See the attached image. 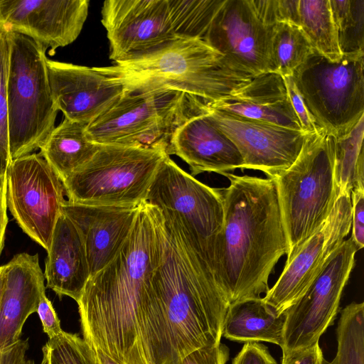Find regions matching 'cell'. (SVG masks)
<instances>
[{"mask_svg":"<svg viewBox=\"0 0 364 364\" xmlns=\"http://www.w3.org/2000/svg\"><path fill=\"white\" fill-rule=\"evenodd\" d=\"M161 213L166 250L141 296L139 339L146 364H178L191 352L220 343L229 303L177 218Z\"/></svg>","mask_w":364,"mask_h":364,"instance_id":"cell-1","label":"cell"},{"mask_svg":"<svg viewBox=\"0 0 364 364\" xmlns=\"http://www.w3.org/2000/svg\"><path fill=\"white\" fill-rule=\"evenodd\" d=\"M166 245L162 213L144 201L127 240L114 258L89 278L77 302L83 339L117 364H146L138 311Z\"/></svg>","mask_w":364,"mask_h":364,"instance_id":"cell-2","label":"cell"},{"mask_svg":"<svg viewBox=\"0 0 364 364\" xmlns=\"http://www.w3.org/2000/svg\"><path fill=\"white\" fill-rule=\"evenodd\" d=\"M220 188L224 220L215 249L214 275L229 304L260 298L280 258L288 252L274 179L232 173Z\"/></svg>","mask_w":364,"mask_h":364,"instance_id":"cell-3","label":"cell"},{"mask_svg":"<svg viewBox=\"0 0 364 364\" xmlns=\"http://www.w3.org/2000/svg\"><path fill=\"white\" fill-rule=\"evenodd\" d=\"M99 68L127 90L166 87L205 102H273L287 95L279 74L252 76L238 71L202 39L176 38L145 55Z\"/></svg>","mask_w":364,"mask_h":364,"instance_id":"cell-4","label":"cell"},{"mask_svg":"<svg viewBox=\"0 0 364 364\" xmlns=\"http://www.w3.org/2000/svg\"><path fill=\"white\" fill-rule=\"evenodd\" d=\"M207 112L205 102L166 87L127 90L109 110L86 127L92 142L144 149L168 154L176 129L187 119Z\"/></svg>","mask_w":364,"mask_h":364,"instance_id":"cell-5","label":"cell"},{"mask_svg":"<svg viewBox=\"0 0 364 364\" xmlns=\"http://www.w3.org/2000/svg\"><path fill=\"white\" fill-rule=\"evenodd\" d=\"M272 179L289 260L322 226L336 200L333 136L323 130L309 134L294 162Z\"/></svg>","mask_w":364,"mask_h":364,"instance_id":"cell-6","label":"cell"},{"mask_svg":"<svg viewBox=\"0 0 364 364\" xmlns=\"http://www.w3.org/2000/svg\"><path fill=\"white\" fill-rule=\"evenodd\" d=\"M7 34L9 141L14 160L40 149L55 127L58 110L50 87L46 50L24 35Z\"/></svg>","mask_w":364,"mask_h":364,"instance_id":"cell-7","label":"cell"},{"mask_svg":"<svg viewBox=\"0 0 364 364\" xmlns=\"http://www.w3.org/2000/svg\"><path fill=\"white\" fill-rule=\"evenodd\" d=\"M166 155L160 149L101 144L63 181L68 200L89 205H140Z\"/></svg>","mask_w":364,"mask_h":364,"instance_id":"cell-8","label":"cell"},{"mask_svg":"<svg viewBox=\"0 0 364 364\" xmlns=\"http://www.w3.org/2000/svg\"><path fill=\"white\" fill-rule=\"evenodd\" d=\"M364 55L331 61L314 49L291 75L319 130L338 136L364 115Z\"/></svg>","mask_w":364,"mask_h":364,"instance_id":"cell-9","label":"cell"},{"mask_svg":"<svg viewBox=\"0 0 364 364\" xmlns=\"http://www.w3.org/2000/svg\"><path fill=\"white\" fill-rule=\"evenodd\" d=\"M146 202L176 217L194 249L214 274L215 245L224 220L220 188L198 181L166 155L154 175Z\"/></svg>","mask_w":364,"mask_h":364,"instance_id":"cell-10","label":"cell"},{"mask_svg":"<svg viewBox=\"0 0 364 364\" xmlns=\"http://www.w3.org/2000/svg\"><path fill=\"white\" fill-rule=\"evenodd\" d=\"M65 196L63 181L40 154L12 160L6 171L7 208L21 230L46 252Z\"/></svg>","mask_w":364,"mask_h":364,"instance_id":"cell-11","label":"cell"},{"mask_svg":"<svg viewBox=\"0 0 364 364\" xmlns=\"http://www.w3.org/2000/svg\"><path fill=\"white\" fill-rule=\"evenodd\" d=\"M358 250L351 237L345 240L303 295L284 311L282 356L318 343L333 324Z\"/></svg>","mask_w":364,"mask_h":364,"instance_id":"cell-12","label":"cell"},{"mask_svg":"<svg viewBox=\"0 0 364 364\" xmlns=\"http://www.w3.org/2000/svg\"><path fill=\"white\" fill-rule=\"evenodd\" d=\"M351 217L350 195L337 196L324 223L286 261L276 283L262 298L277 314L294 304L322 271L351 230Z\"/></svg>","mask_w":364,"mask_h":364,"instance_id":"cell-13","label":"cell"},{"mask_svg":"<svg viewBox=\"0 0 364 364\" xmlns=\"http://www.w3.org/2000/svg\"><path fill=\"white\" fill-rule=\"evenodd\" d=\"M273 27L257 15L250 0H225L203 41L234 69L257 76L272 73Z\"/></svg>","mask_w":364,"mask_h":364,"instance_id":"cell-14","label":"cell"},{"mask_svg":"<svg viewBox=\"0 0 364 364\" xmlns=\"http://www.w3.org/2000/svg\"><path fill=\"white\" fill-rule=\"evenodd\" d=\"M215 126L236 146L243 159V170L262 171L274 178L288 168L300 154L309 134L242 117L205 102Z\"/></svg>","mask_w":364,"mask_h":364,"instance_id":"cell-15","label":"cell"},{"mask_svg":"<svg viewBox=\"0 0 364 364\" xmlns=\"http://www.w3.org/2000/svg\"><path fill=\"white\" fill-rule=\"evenodd\" d=\"M102 23L114 63L134 59L175 40L166 0H107Z\"/></svg>","mask_w":364,"mask_h":364,"instance_id":"cell-16","label":"cell"},{"mask_svg":"<svg viewBox=\"0 0 364 364\" xmlns=\"http://www.w3.org/2000/svg\"><path fill=\"white\" fill-rule=\"evenodd\" d=\"M88 0H0V28L24 35L53 55L74 42L87 19Z\"/></svg>","mask_w":364,"mask_h":364,"instance_id":"cell-17","label":"cell"},{"mask_svg":"<svg viewBox=\"0 0 364 364\" xmlns=\"http://www.w3.org/2000/svg\"><path fill=\"white\" fill-rule=\"evenodd\" d=\"M54 103L65 119L89 125L127 92L119 79L99 67L88 68L46 60Z\"/></svg>","mask_w":364,"mask_h":364,"instance_id":"cell-18","label":"cell"},{"mask_svg":"<svg viewBox=\"0 0 364 364\" xmlns=\"http://www.w3.org/2000/svg\"><path fill=\"white\" fill-rule=\"evenodd\" d=\"M140 205H89L68 200L63 212L77 228L82 240L90 277L105 267L127 240Z\"/></svg>","mask_w":364,"mask_h":364,"instance_id":"cell-19","label":"cell"},{"mask_svg":"<svg viewBox=\"0 0 364 364\" xmlns=\"http://www.w3.org/2000/svg\"><path fill=\"white\" fill-rule=\"evenodd\" d=\"M168 154H175L190 167L191 176L203 172L221 175L243 170L242 157L234 143L206 113L187 119L173 135Z\"/></svg>","mask_w":364,"mask_h":364,"instance_id":"cell-20","label":"cell"},{"mask_svg":"<svg viewBox=\"0 0 364 364\" xmlns=\"http://www.w3.org/2000/svg\"><path fill=\"white\" fill-rule=\"evenodd\" d=\"M4 266L0 303V349L21 339L26 321L36 313L41 296L46 289L38 254H16Z\"/></svg>","mask_w":364,"mask_h":364,"instance_id":"cell-21","label":"cell"},{"mask_svg":"<svg viewBox=\"0 0 364 364\" xmlns=\"http://www.w3.org/2000/svg\"><path fill=\"white\" fill-rule=\"evenodd\" d=\"M47 253L43 272L46 287L60 297L67 296L77 302L90 278L89 266L81 236L63 210Z\"/></svg>","mask_w":364,"mask_h":364,"instance_id":"cell-22","label":"cell"},{"mask_svg":"<svg viewBox=\"0 0 364 364\" xmlns=\"http://www.w3.org/2000/svg\"><path fill=\"white\" fill-rule=\"evenodd\" d=\"M285 314H277L262 297L228 306L222 336L240 343L267 342L282 348Z\"/></svg>","mask_w":364,"mask_h":364,"instance_id":"cell-23","label":"cell"},{"mask_svg":"<svg viewBox=\"0 0 364 364\" xmlns=\"http://www.w3.org/2000/svg\"><path fill=\"white\" fill-rule=\"evenodd\" d=\"M87 126L65 118L39 149L62 181L87 162L101 146L89 139Z\"/></svg>","mask_w":364,"mask_h":364,"instance_id":"cell-24","label":"cell"},{"mask_svg":"<svg viewBox=\"0 0 364 364\" xmlns=\"http://www.w3.org/2000/svg\"><path fill=\"white\" fill-rule=\"evenodd\" d=\"M364 115L345 134L333 136L337 196L364 186Z\"/></svg>","mask_w":364,"mask_h":364,"instance_id":"cell-25","label":"cell"},{"mask_svg":"<svg viewBox=\"0 0 364 364\" xmlns=\"http://www.w3.org/2000/svg\"><path fill=\"white\" fill-rule=\"evenodd\" d=\"M299 27L313 48L331 61L342 58L329 0H299Z\"/></svg>","mask_w":364,"mask_h":364,"instance_id":"cell-26","label":"cell"},{"mask_svg":"<svg viewBox=\"0 0 364 364\" xmlns=\"http://www.w3.org/2000/svg\"><path fill=\"white\" fill-rule=\"evenodd\" d=\"M313 50L299 26L287 22L277 23L272 29L270 44L272 73L282 77L291 76Z\"/></svg>","mask_w":364,"mask_h":364,"instance_id":"cell-27","label":"cell"},{"mask_svg":"<svg viewBox=\"0 0 364 364\" xmlns=\"http://www.w3.org/2000/svg\"><path fill=\"white\" fill-rule=\"evenodd\" d=\"M173 33L177 38L203 40L225 0H166Z\"/></svg>","mask_w":364,"mask_h":364,"instance_id":"cell-28","label":"cell"},{"mask_svg":"<svg viewBox=\"0 0 364 364\" xmlns=\"http://www.w3.org/2000/svg\"><path fill=\"white\" fill-rule=\"evenodd\" d=\"M337 353L321 364H364V303L352 302L341 310L336 329Z\"/></svg>","mask_w":364,"mask_h":364,"instance_id":"cell-29","label":"cell"},{"mask_svg":"<svg viewBox=\"0 0 364 364\" xmlns=\"http://www.w3.org/2000/svg\"><path fill=\"white\" fill-rule=\"evenodd\" d=\"M342 55H364V0H329Z\"/></svg>","mask_w":364,"mask_h":364,"instance_id":"cell-30","label":"cell"},{"mask_svg":"<svg viewBox=\"0 0 364 364\" xmlns=\"http://www.w3.org/2000/svg\"><path fill=\"white\" fill-rule=\"evenodd\" d=\"M206 103L213 107L242 117L302 131L289 97L272 102L227 100Z\"/></svg>","mask_w":364,"mask_h":364,"instance_id":"cell-31","label":"cell"},{"mask_svg":"<svg viewBox=\"0 0 364 364\" xmlns=\"http://www.w3.org/2000/svg\"><path fill=\"white\" fill-rule=\"evenodd\" d=\"M46 364H100L96 351L77 334L63 331L42 348Z\"/></svg>","mask_w":364,"mask_h":364,"instance_id":"cell-32","label":"cell"},{"mask_svg":"<svg viewBox=\"0 0 364 364\" xmlns=\"http://www.w3.org/2000/svg\"><path fill=\"white\" fill-rule=\"evenodd\" d=\"M9 63L8 34L0 28V176L6 175L12 161L9 151L6 92Z\"/></svg>","mask_w":364,"mask_h":364,"instance_id":"cell-33","label":"cell"},{"mask_svg":"<svg viewBox=\"0 0 364 364\" xmlns=\"http://www.w3.org/2000/svg\"><path fill=\"white\" fill-rule=\"evenodd\" d=\"M351 238L358 250L364 247V186L353 188L350 192Z\"/></svg>","mask_w":364,"mask_h":364,"instance_id":"cell-34","label":"cell"},{"mask_svg":"<svg viewBox=\"0 0 364 364\" xmlns=\"http://www.w3.org/2000/svg\"><path fill=\"white\" fill-rule=\"evenodd\" d=\"M287 92L303 132L312 134L319 131L307 110L291 76L283 77Z\"/></svg>","mask_w":364,"mask_h":364,"instance_id":"cell-35","label":"cell"},{"mask_svg":"<svg viewBox=\"0 0 364 364\" xmlns=\"http://www.w3.org/2000/svg\"><path fill=\"white\" fill-rule=\"evenodd\" d=\"M229 354L228 346L220 342L191 352L178 364H226Z\"/></svg>","mask_w":364,"mask_h":364,"instance_id":"cell-36","label":"cell"},{"mask_svg":"<svg viewBox=\"0 0 364 364\" xmlns=\"http://www.w3.org/2000/svg\"><path fill=\"white\" fill-rule=\"evenodd\" d=\"M231 364H278L268 348L257 342L244 343Z\"/></svg>","mask_w":364,"mask_h":364,"instance_id":"cell-37","label":"cell"},{"mask_svg":"<svg viewBox=\"0 0 364 364\" xmlns=\"http://www.w3.org/2000/svg\"><path fill=\"white\" fill-rule=\"evenodd\" d=\"M36 313L41 321L43 332L48 338L58 336L63 331L58 316L46 293L41 296Z\"/></svg>","mask_w":364,"mask_h":364,"instance_id":"cell-38","label":"cell"},{"mask_svg":"<svg viewBox=\"0 0 364 364\" xmlns=\"http://www.w3.org/2000/svg\"><path fill=\"white\" fill-rule=\"evenodd\" d=\"M28 348V340L20 339L14 345L0 349V364H37L27 356ZM41 364L46 363L42 360Z\"/></svg>","mask_w":364,"mask_h":364,"instance_id":"cell-39","label":"cell"},{"mask_svg":"<svg viewBox=\"0 0 364 364\" xmlns=\"http://www.w3.org/2000/svg\"><path fill=\"white\" fill-rule=\"evenodd\" d=\"M323 358L318 342L282 356L281 364H321Z\"/></svg>","mask_w":364,"mask_h":364,"instance_id":"cell-40","label":"cell"},{"mask_svg":"<svg viewBox=\"0 0 364 364\" xmlns=\"http://www.w3.org/2000/svg\"><path fill=\"white\" fill-rule=\"evenodd\" d=\"M299 0H277V22H287L299 26Z\"/></svg>","mask_w":364,"mask_h":364,"instance_id":"cell-41","label":"cell"},{"mask_svg":"<svg viewBox=\"0 0 364 364\" xmlns=\"http://www.w3.org/2000/svg\"><path fill=\"white\" fill-rule=\"evenodd\" d=\"M6 203V173L0 176V256L5 241L6 229L8 224Z\"/></svg>","mask_w":364,"mask_h":364,"instance_id":"cell-42","label":"cell"},{"mask_svg":"<svg viewBox=\"0 0 364 364\" xmlns=\"http://www.w3.org/2000/svg\"><path fill=\"white\" fill-rule=\"evenodd\" d=\"M100 364H117L105 354L99 350H95Z\"/></svg>","mask_w":364,"mask_h":364,"instance_id":"cell-43","label":"cell"},{"mask_svg":"<svg viewBox=\"0 0 364 364\" xmlns=\"http://www.w3.org/2000/svg\"><path fill=\"white\" fill-rule=\"evenodd\" d=\"M4 274H5V266L4 264V265L0 266V303H1V299L3 287H4Z\"/></svg>","mask_w":364,"mask_h":364,"instance_id":"cell-44","label":"cell"}]
</instances>
